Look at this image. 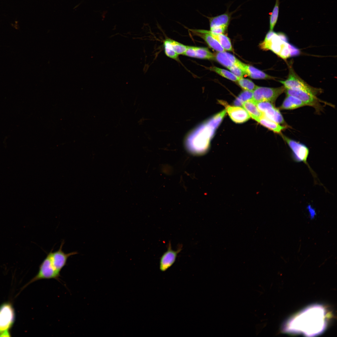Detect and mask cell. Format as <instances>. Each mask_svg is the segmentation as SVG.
Here are the masks:
<instances>
[{
	"label": "cell",
	"mask_w": 337,
	"mask_h": 337,
	"mask_svg": "<svg viewBox=\"0 0 337 337\" xmlns=\"http://www.w3.org/2000/svg\"><path fill=\"white\" fill-rule=\"evenodd\" d=\"M325 309L322 306L311 305L291 319L284 330L292 333H302L308 336L319 335L325 327Z\"/></svg>",
	"instance_id": "obj_1"
},
{
	"label": "cell",
	"mask_w": 337,
	"mask_h": 337,
	"mask_svg": "<svg viewBox=\"0 0 337 337\" xmlns=\"http://www.w3.org/2000/svg\"><path fill=\"white\" fill-rule=\"evenodd\" d=\"M286 89L300 90L316 96L322 92L320 88H315L308 84L295 72L293 68L289 66V73L286 80L279 81Z\"/></svg>",
	"instance_id": "obj_2"
},
{
	"label": "cell",
	"mask_w": 337,
	"mask_h": 337,
	"mask_svg": "<svg viewBox=\"0 0 337 337\" xmlns=\"http://www.w3.org/2000/svg\"><path fill=\"white\" fill-rule=\"evenodd\" d=\"M284 141L287 144L291 152V157L295 162H303L307 165L310 172L315 176L314 172L308 164L307 159L309 154V150L305 145L291 139L285 135L280 134Z\"/></svg>",
	"instance_id": "obj_3"
},
{
	"label": "cell",
	"mask_w": 337,
	"mask_h": 337,
	"mask_svg": "<svg viewBox=\"0 0 337 337\" xmlns=\"http://www.w3.org/2000/svg\"><path fill=\"white\" fill-rule=\"evenodd\" d=\"M15 314L12 305L5 303L0 306V337H10L9 330L14 322Z\"/></svg>",
	"instance_id": "obj_4"
},
{
	"label": "cell",
	"mask_w": 337,
	"mask_h": 337,
	"mask_svg": "<svg viewBox=\"0 0 337 337\" xmlns=\"http://www.w3.org/2000/svg\"><path fill=\"white\" fill-rule=\"evenodd\" d=\"M285 89L283 85L276 88L257 86L253 91L252 99L256 103L261 101H268L273 103L285 92Z\"/></svg>",
	"instance_id": "obj_5"
},
{
	"label": "cell",
	"mask_w": 337,
	"mask_h": 337,
	"mask_svg": "<svg viewBox=\"0 0 337 337\" xmlns=\"http://www.w3.org/2000/svg\"><path fill=\"white\" fill-rule=\"evenodd\" d=\"M60 276V273L54 267L48 253L39 265L37 274L26 285L25 287L34 281L42 279H54L59 280Z\"/></svg>",
	"instance_id": "obj_6"
},
{
	"label": "cell",
	"mask_w": 337,
	"mask_h": 337,
	"mask_svg": "<svg viewBox=\"0 0 337 337\" xmlns=\"http://www.w3.org/2000/svg\"><path fill=\"white\" fill-rule=\"evenodd\" d=\"M256 104L258 109L266 117L280 124L285 123L279 109L275 107L272 103L268 101H261L256 103Z\"/></svg>",
	"instance_id": "obj_7"
},
{
	"label": "cell",
	"mask_w": 337,
	"mask_h": 337,
	"mask_svg": "<svg viewBox=\"0 0 337 337\" xmlns=\"http://www.w3.org/2000/svg\"><path fill=\"white\" fill-rule=\"evenodd\" d=\"M64 243V240L61 244L59 249L57 251L53 252V249L49 252L52 264L55 269L60 273L61 270L66 264L68 258L72 255L78 254L76 251L68 253H65L62 250Z\"/></svg>",
	"instance_id": "obj_8"
},
{
	"label": "cell",
	"mask_w": 337,
	"mask_h": 337,
	"mask_svg": "<svg viewBox=\"0 0 337 337\" xmlns=\"http://www.w3.org/2000/svg\"><path fill=\"white\" fill-rule=\"evenodd\" d=\"M182 245H179L176 250L172 248L171 242H169L167 250L162 255L160 259V270L163 272L165 271L171 266L175 262L178 254L181 251Z\"/></svg>",
	"instance_id": "obj_9"
},
{
	"label": "cell",
	"mask_w": 337,
	"mask_h": 337,
	"mask_svg": "<svg viewBox=\"0 0 337 337\" xmlns=\"http://www.w3.org/2000/svg\"><path fill=\"white\" fill-rule=\"evenodd\" d=\"M220 102L224 105L226 112L234 122L242 123L247 121L250 118L248 113L243 108L240 106L227 105L222 101H220Z\"/></svg>",
	"instance_id": "obj_10"
},
{
	"label": "cell",
	"mask_w": 337,
	"mask_h": 337,
	"mask_svg": "<svg viewBox=\"0 0 337 337\" xmlns=\"http://www.w3.org/2000/svg\"><path fill=\"white\" fill-rule=\"evenodd\" d=\"M286 95L295 97L301 101L305 105H309L318 109L320 108L319 100L316 96L303 91L285 88Z\"/></svg>",
	"instance_id": "obj_11"
},
{
	"label": "cell",
	"mask_w": 337,
	"mask_h": 337,
	"mask_svg": "<svg viewBox=\"0 0 337 337\" xmlns=\"http://www.w3.org/2000/svg\"><path fill=\"white\" fill-rule=\"evenodd\" d=\"M189 30L193 35L202 38L209 47L217 52L225 51L218 41L212 37L210 30L200 29H189Z\"/></svg>",
	"instance_id": "obj_12"
},
{
	"label": "cell",
	"mask_w": 337,
	"mask_h": 337,
	"mask_svg": "<svg viewBox=\"0 0 337 337\" xmlns=\"http://www.w3.org/2000/svg\"><path fill=\"white\" fill-rule=\"evenodd\" d=\"M245 75L255 79L275 80L276 77L269 75L264 72L248 64L241 61L238 66Z\"/></svg>",
	"instance_id": "obj_13"
},
{
	"label": "cell",
	"mask_w": 337,
	"mask_h": 337,
	"mask_svg": "<svg viewBox=\"0 0 337 337\" xmlns=\"http://www.w3.org/2000/svg\"><path fill=\"white\" fill-rule=\"evenodd\" d=\"M183 55L201 59H214V54L206 47L187 46V50Z\"/></svg>",
	"instance_id": "obj_14"
},
{
	"label": "cell",
	"mask_w": 337,
	"mask_h": 337,
	"mask_svg": "<svg viewBox=\"0 0 337 337\" xmlns=\"http://www.w3.org/2000/svg\"><path fill=\"white\" fill-rule=\"evenodd\" d=\"M214 59L227 69L235 65L237 66L240 61L231 54L226 52H217L214 54Z\"/></svg>",
	"instance_id": "obj_15"
},
{
	"label": "cell",
	"mask_w": 337,
	"mask_h": 337,
	"mask_svg": "<svg viewBox=\"0 0 337 337\" xmlns=\"http://www.w3.org/2000/svg\"><path fill=\"white\" fill-rule=\"evenodd\" d=\"M210 30L216 27L227 28L229 23L231 16L227 12L215 17H209Z\"/></svg>",
	"instance_id": "obj_16"
},
{
	"label": "cell",
	"mask_w": 337,
	"mask_h": 337,
	"mask_svg": "<svg viewBox=\"0 0 337 337\" xmlns=\"http://www.w3.org/2000/svg\"><path fill=\"white\" fill-rule=\"evenodd\" d=\"M242 105L247 112L250 117L257 122L263 115L252 99L245 101L242 104Z\"/></svg>",
	"instance_id": "obj_17"
},
{
	"label": "cell",
	"mask_w": 337,
	"mask_h": 337,
	"mask_svg": "<svg viewBox=\"0 0 337 337\" xmlns=\"http://www.w3.org/2000/svg\"><path fill=\"white\" fill-rule=\"evenodd\" d=\"M305 105L300 100L293 96L287 95L279 109L291 110L296 109Z\"/></svg>",
	"instance_id": "obj_18"
},
{
	"label": "cell",
	"mask_w": 337,
	"mask_h": 337,
	"mask_svg": "<svg viewBox=\"0 0 337 337\" xmlns=\"http://www.w3.org/2000/svg\"><path fill=\"white\" fill-rule=\"evenodd\" d=\"M258 122L269 130L278 134H281V131L286 128L285 126L281 125L263 115L260 118Z\"/></svg>",
	"instance_id": "obj_19"
},
{
	"label": "cell",
	"mask_w": 337,
	"mask_h": 337,
	"mask_svg": "<svg viewBox=\"0 0 337 337\" xmlns=\"http://www.w3.org/2000/svg\"><path fill=\"white\" fill-rule=\"evenodd\" d=\"M210 32L212 37L218 41L225 50L233 51L231 40L227 36L223 33L215 34Z\"/></svg>",
	"instance_id": "obj_20"
},
{
	"label": "cell",
	"mask_w": 337,
	"mask_h": 337,
	"mask_svg": "<svg viewBox=\"0 0 337 337\" xmlns=\"http://www.w3.org/2000/svg\"><path fill=\"white\" fill-rule=\"evenodd\" d=\"M220 76L234 82H237L238 78L230 71L213 66L208 68Z\"/></svg>",
	"instance_id": "obj_21"
},
{
	"label": "cell",
	"mask_w": 337,
	"mask_h": 337,
	"mask_svg": "<svg viewBox=\"0 0 337 337\" xmlns=\"http://www.w3.org/2000/svg\"><path fill=\"white\" fill-rule=\"evenodd\" d=\"M237 82L244 90L253 92L257 86L251 80L243 77L239 78Z\"/></svg>",
	"instance_id": "obj_22"
},
{
	"label": "cell",
	"mask_w": 337,
	"mask_h": 337,
	"mask_svg": "<svg viewBox=\"0 0 337 337\" xmlns=\"http://www.w3.org/2000/svg\"><path fill=\"white\" fill-rule=\"evenodd\" d=\"M279 0H276L275 6L270 16V30H273L277 21L279 12Z\"/></svg>",
	"instance_id": "obj_23"
},
{
	"label": "cell",
	"mask_w": 337,
	"mask_h": 337,
	"mask_svg": "<svg viewBox=\"0 0 337 337\" xmlns=\"http://www.w3.org/2000/svg\"><path fill=\"white\" fill-rule=\"evenodd\" d=\"M253 92L244 90L237 97L234 102L235 106H240L245 101L252 98Z\"/></svg>",
	"instance_id": "obj_24"
},
{
	"label": "cell",
	"mask_w": 337,
	"mask_h": 337,
	"mask_svg": "<svg viewBox=\"0 0 337 337\" xmlns=\"http://www.w3.org/2000/svg\"><path fill=\"white\" fill-rule=\"evenodd\" d=\"M168 39L171 47L174 51L178 55H183L187 50V46L173 40Z\"/></svg>",
	"instance_id": "obj_25"
},
{
	"label": "cell",
	"mask_w": 337,
	"mask_h": 337,
	"mask_svg": "<svg viewBox=\"0 0 337 337\" xmlns=\"http://www.w3.org/2000/svg\"><path fill=\"white\" fill-rule=\"evenodd\" d=\"M164 46L166 55L170 58L176 60H178V55L173 50L169 42L168 39H167L164 41Z\"/></svg>",
	"instance_id": "obj_26"
},
{
	"label": "cell",
	"mask_w": 337,
	"mask_h": 337,
	"mask_svg": "<svg viewBox=\"0 0 337 337\" xmlns=\"http://www.w3.org/2000/svg\"><path fill=\"white\" fill-rule=\"evenodd\" d=\"M230 71L238 78L243 77L245 75L242 69L237 65H234L228 69Z\"/></svg>",
	"instance_id": "obj_27"
},
{
	"label": "cell",
	"mask_w": 337,
	"mask_h": 337,
	"mask_svg": "<svg viewBox=\"0 0 337 337\" xmlns=\"http://www.w3.org/2000/svg\"><path fill=\"white\" fill-rule=\"evenodd\" d=\"M288 47L290 50L291 56H296L299 55L300 51L297 48L289 43L288 44Z\"/></svg>",
	"instance_id": "obj_28"
},
{
	"label": "cell",
	"mask_w": 337,
	"mask_h": 337,
	"mask_svg": "<svg viewBox=\"0 0 337 337\" xmlns=\"http://www.w3.org/2000/svg\"><path fill=\"white\" fill-rule=\"evenodd\" d=\"M309 213L310 217L311 219H314L316 215L315 210L310 207H309Z\"/></svg>",
	"instance_id": "obj_29"
}]
</instances>
